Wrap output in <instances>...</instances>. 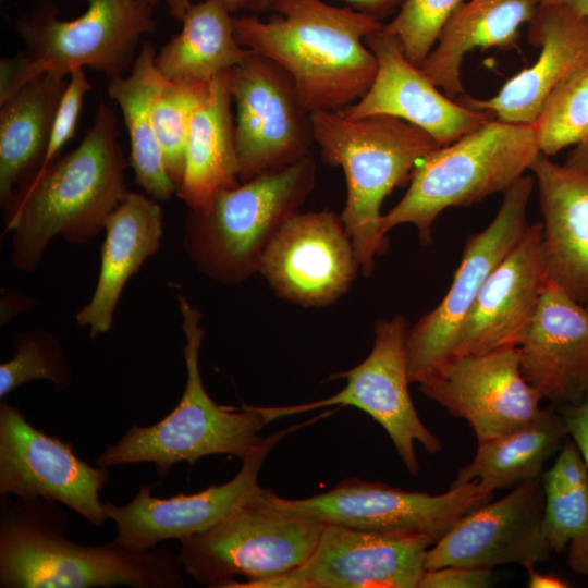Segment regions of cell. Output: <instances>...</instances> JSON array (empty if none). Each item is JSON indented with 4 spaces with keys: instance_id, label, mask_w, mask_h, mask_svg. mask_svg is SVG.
Masks as SVG:
<instances>
[{
    "instance_id": "6da1fadb",
    "label": "cell",
    "mask_w": 588,
    "mask_h": 588,
    "mask_svg": "<svg viewBox=\"0 0 588 588\" xmlns=\"http://www.w3.org/2000/svg\"><path fill=\"white\" fill-rule=\"evenodd\" d=\"M127 166L114 111L102 102L76 148L26 179L0 204L13 267L33 273L54 236L85 244L102 232L130 192Z\"/></svg>"
},
{
    "instance_id": "7a4b0ae2",
    "label": "cell",
    "mask_w": 588,
    "mask_h": 588,
    "mask_svg": "<svg viewBox=\"0 0 588 588\" xmlns=\"http://www.w3.org/2000/svg\"><path fill=\"white\" fill-rule=\"evenodd\" d=\"M267 21L233 17L237 41L292 77L306 110L340 111L371 86L378 62L365 38L383 23L323 0H269Z\"/></svg>"
},
{
    "instance_id": "3957f363",
    "label": "cell",
    "mask_w": 588,
    "mask_h": 588,
    "mask_svg": "<svg viewBox=\"0 0 588 588\" xmlns=\"http://www.w3.org/2000/svg\"><path fill=\"white\" fill-rule=\"evenodd\" d=\"M0 495L1 588L185 586L179 555L168 548L75 543L66 538L68 518L57 502Z\"/></svg>"
},
{
    "instance_id": "277c9868",
    "label": "cell",
    "mask_w": 588,
    "mask_h": 588,
    "mask_svg": "<svg viewBox=\"0 0 588 588\" xmlns=\"http://www.w3.org/2000/svg\"><path fill=\"white\" fill-rule=\"evenodd\" d=\"M310 119L321 160L344 173L347 196L341 218L359 271L369 277L376 256L388 247L380 231L384 198L406 185L417 163L440 146L421 128L391 115L348 119L340 111H316Z\"/></svg>"
},
{
    "instance_id": "5b68a950",
    "label": "cell",
    "mask_w": 588,
    "mask_h": 588,
    "mask_svg": "<svg viewBox=\"0 0 588 588\" xmlns=\"http://www.w3.org/2000/svg\"><path fill=\"white\" fill-rule=\"evenodd\" d=\"M185 335L183 357L186 382L177 405L151 426L133 425L97 457L111 467L152 463L160 478L180 462L194 464L208 455H234L242 461L256 452L264 439L259 433L271 422L261 407L243 404L221 406L207 393L199 370V352L205 335L201 313L187 297L177 295Z\"/></svg>"
},
{
    "instance_id": "8992f818",
    "label": "cell",
    "mask_w": 588,
    "mask_h": 588,
    "mask_svg": "<svg viewBox=\"0 0 588 588\" xmlns=\"http://www.w3.org/2000/svg\"><path fill=\"white\" fill-rule=\"evenodd\" d=\"M87 10L61 20L59 7L41 0L15 22L25 50L0 61V103L50 72L70 76L88 68L109 79L132 68L140 39L156 28L155 4L145 0H82Z\"/></svg>"
},
{
    "instance_id": "52a82bcc",
    "label": "cell",
    "mask_w": 588,
    "mask_h": 588,
    "mask_svg": "<svg viewBox=\"0 0 588 588\" xmlns=\"http://www.w3.org/2000/svg\"><path fill=\"white\" fill-rule=\"evenodd\" d=\"M316 170L308 156L221 189L203 209L189 210L183 248L197 271L224 285L257 273L269 243L313 192Z\"/></svg>"
},
{
    "instance_id": "ba28073f",
    "label": "cell",
    "mask_w": 588,
    "mask_h": 588,
    "mask_svg": "<svg viewBox=\"0 0 588 588\" xmlns=\"http://www.w3.org/2000/svg\"><path fill=\"white\" fill-rule=\"evenodd\" d=\"M539 152L534 124L488 121L417 163L403 198L381 216V233L408 223L422 244L431 243V226L441 211L504 194Z\"/></svg>"
},
{
    "instance_id": "9c48e42d",
    "label": "cell",
    "mask_w": 588,
    "mask_h": 588,
    "mask_svg": "<svg viewBox=\"0 0 588 588\" xmlns=\"http://www.w3.org/2000/svg\"><path fill=\"white\" fill-rule=\"evenodd\" d=\"M323 526L278 511L260 488L217 525L180 539L179 559L199 585L256 588L303 565Z\"/></svg>"
},
{
    "instance_id": "30bf717a",
    "label": "cell",
    "mask_w": 588,
    "mask_h": 588,
    "mask_svg": "<svg viewBox=\"0 0 588 588\" xmlns=\"http://www.w3.org/2000/svg\"><path fill=\"white\" fill-rule=\"evenodd\" d=\"M265 495L273 507L290 516L366 531L421 536L432 546L460 518L490 502L493 492L478 481L432 495L347 478L308 498L285 499L269 489H265Z\"/></svg>"
},
{
    "instance_id": "8fae6325",
    "label": "cell",
    "mask_w": 588,
    "mask_h": 588,
    "mask_svg": "<svg viewBox=\"0 0 588 588\" xmlns=\"http://www.w3.org/2000/svg\"><path fill=\"white\" fill-rule=\"evenodd\" d=\"M534 185L531 176L523 175L504 193L489 225L468 237L443 299L408 327L406 355L411 383H420L455 356L462 327L485 281L529 226L526 210Z\"/></svg>"
},
{
    "instance_id": "7c38bea8",
    "label": "cell",
    "mask_w": 588,
    "mask_h": 588,
    "mask_svg": "<svg viewBox=\"0 0 588 588\" xmlns=\"http://www.w3.org/2000/svg\"><path fill=\"white\" fill-rule=\"evenodd\" d=\"M229 86L236 110L241 182L311 156L315 138L310 113L284 69L252 51L230 70Z\"/></svg>"
},
{
    "instance_id": "4fadbf2b",
    "label": "cell",
    "mask_w": 588,
    "mask_h": 588,
    "mask_svg": "<svg viewBox=\"0 0 588 588\" xmlns=\"http://www.w3.org/2000/svg\"><path fill=\"white\" fill-rule=\"evenodd\" d=\"M408 327L402 315L378 320L369 355L350 370L333 373L327 379H346V385L340 392L311 403L265 407L271 421L333 405L353 406L367 413L387 431L406 469L417 475L420 466L415 444L419 443L433 455L442 450V443L421 421L409 394L406 355Z\"/></svg>"
},
{
    "instance_id": "5bb4252c",
    "label": "cell",
    "mask_w": 588,
    "mask_h": 588,
    "mask_svg": "<svg viewBox=\"0 0 588 588\" xmlns=\"http://www.w3.org/2000/svg\"><path fill=\"white\" fill-rule=\"evenodd\" d=\"M108 478V467L89 465L71 442L46 434L0 402V494L59 502L101 526L107 516L99 493Z\"/></svg>"
},
{
    "instance_id": "9a60e30c",
    "label": "cell",
    "mask_w": 588,
    "mask_h": 588,
    "mask_svg": "<svg viewBox=\"0 0 588 588\" xmlns=\"http://www.w3.org/2000/svg\"><path fill=\"white\" fill-rule=\"evenodd\" d=\"M358 270L341 215L324 209L293 215L267 246L258 272L282 299L322 307L348 291Z\"/></svg>"
},
{
    "instance_id": "2e32d148",
    "label": "cell",
    "mask_w": 588,
    "mask_h": 588,
    "mask_svg": "<svg viewBox=\"0 0 588 588\" xmlns=\"http://www.w3.org/2000/svg\"><path fill=\"white\" fill-rule=\"evenodd\" d=\"M429 546L421 536L324 525L303 565L256 588H417Z\"/></svg>"
},
{
    "instance_id": "e0dca14e",
    "label": "cell",
    "mask_w": 588,
    "mask_h": 588,
    "mask_svg": "<svg viewBox=\"0 0 588 588\" xmlns=\"http://www.w3.org/2000/svg\"><path fill=\"white\" fill-rule=\"evenodd\" d=\"M420 391L473 429L483 443L530 421L541 397L522 375L516 346L451 358Z\"/></svg>"
},
{
    "instance_id": "ac0fdd59",
    "label": "cell",
    "mask_w": 588,
    "mask_h": 588,
    "mask_svg": "<svg viewBox=\"0 0 588 588\" xmlns=\"http://www.w3.org/2000/svg\"><path fill=\"white\" fill-rule=\"evenodd\" d=\"M541 477L517 483L503 498L460 518L425 555V569L449 565L493 569L516 563L525 568L550 559L542 532Z\"/></svg>"
},
{
    "instance_id": "d6986e66",
    "label": "cell",
    "mask_w": 588,
    "mask_h": 588,
    "mask_svg": "<svg viewBox=\"0 0 588 588\" xmlns=\"http://www.w3.org/2000/svg\"><path fill=\"white\" fill-rule=\"evenodd\" d=\"M293 427L270 434L259 449L242 461L231 480L192 494L155 497L151 486L140 485L131 502H102L107 518L115 524V540L127 549L145 551L168 539H182L220 523L248 501L261 487L258 476L269 452Z\"/></svg>"
},
{
    "instance_id": "ffe728a7",
    "label": "cell",
    "mask_w": 588,
    "mask_h": 588,
    "mask_svg": "<svg viewBox=\"0 0 588 588\" xmlns=\"http://www.w3.org/2000/svg\"><path fill=\"white\" fill-rule=\"evenodd\" d=\"M378 69L367 93L340 112L348 119L385 114L404 120L429 134L441 147L495 118L489 110L454 101L405 56L400 39L383 25L365 38Z\"/></svg>"
},
{
    "instance_id": "44dd1931",
    "label": "cell",
    "mask_w": 588,
    "mask_h": 588,
    "mask_svg": "<svg viewBox=\"0 0 588 588\" xmlns=\"http://www.w3.org/2000/svg\"><path fill=\"white\" fill-rule=\"evenodd\" d=\"M527 41L540 47L534 64L510 78L492 98L463 94L458 102L489 110L501 121L535 123L550 95L588 66V20L565 2L544 0L528 22Z\"/></svg>"
},
{
    "instance_id": "7402d4cb",
    "label": "cell",
    "mask_w": 588,
    "mask_h": 588,
    "mask_svg": "<svg viewBox=\"0 0 588 588\" xmlns=\"http://www.w3.org/2000/svg\"><path fill=\"white\" fill-rule=\"evenodd\" d=\"M547 283L542 223L529 224L485 281L462 327L455 356L517 346Z\"/></svg>"
},
{
    "instance_id": "603a6c76",
    "label": "cell",
    "mask_w": 588,
    "mask_h": 588,
    "mask_svg": "<svg viewBox=\"0 0 588 588\" xmlns=\"http://www.w3.org/2000/svg\"><path fill=\"white\" fill-rule=\"evenodd\" d=\"M520 371L541 400L575 404L588 392V308L548 280L518 345Z\"/></svg>"
},
{
    "instance_id": "cb8c5ba5",
    "label": "cell",
    "mask_w": 588,
    "mask_h": 588,
    "mask_svg": "<svg viewBox=\"0 0 588 588\" xmlns=\"http://www.w3.org/2000/svg\"><path fill=\"white\" fill-rule=\"evenodd\" d=\"M529 170L539 188L548 280L588 308V177L541 151Z\"/></svg>"
},
{
    "instance_id": "d4e9b609",
    "label": "cell",
    "mask_w": 588,
    "mask_h": 588,
    "mask_svg": "<svg viewBox=\"0 0 588 588\" xmlns=\"http://www.w3.org/2000/svg\"><path fill=\"white\" fill-rule=\"evenodd\" d=\"M103 231L95 291L75 316L79 327L88 328L91 339L111 329L127 281L158 252L163 235L162 209L151 197L130 191L108 216Z\"/></svg>"
},
{
    "instance_id": "484cf974",
    "label": "cell",
    "mask_w": 588,
    "mask_h": 588,
    "mask_svg": "<svg viewBox=\"0 0 588 588\" xmlns=\"http://www.w3.org/2000/svg\"><path fill=\"white\" fill-rule=\"evenodd\" d=\"M544 0H469L462 3L443 26L436 47L420 69L454 99L465 94L461 68L467 52L515 46L519 29Z\"/></svg>"
},
{
    "instance_id": "4316f807",
    "label": "cell",
    "mask_w": 588,
    "mask_h": 588,
    "mask_svg": "<svg viewBox=\"0 0 588 588\" xmlns=\"http://www.w3.org/2000/svg\"><path fill=\"white\" fill-rule=\"evenodd\" d=\"M229 73L210 81L192 118L184 175L175 193L189 210L203 209L217 192L241 183Z\"/></svg>"
},
{
    "instance_id": "83f0119b",
    "label": "cell",
    "mask_w": 588,
    "mask_h": 588,
    "mask_svg": "<svg viewBox=\"0 0 588 588\" xmlns=\"http://www.w3.org/2000/svg\"><path fill=\"white\" fill-rule=\"evenodd\" d=\"M68 81L46 73L0 103V204L40 168Z\"/></svg>"
},
{
    "instance_id": "f1b7e54d",
    "label": "cell",
    "mask_w": 588,
    "mask_h": 588,
    "mask_svg": "<svg viewBox=\"0 0 588 588\" xmlns=\"http://www.w3.org/2000/svg\"><path fill=\"white\" fill-rule=\"evenodd\" d=\"M156 56L154 46L144 42L130 74L109 79L108 95L123 114L135 182L152 199L167 201L176 193V187L167 172L155 131V106L168 84L156 65Z\"/></svg>"
},
{
    "instance_id": "f546056e",
    "label": "cell",
    "mask_w": 588,
    "mask_h": 588,
    "mask_svg": "<svg viewBox=\"0 0 588 588\" xmlns=\"http://www.w3.org/2000/svg\"><path fill=\"white\" fill-rule=\"evenodd\" d=\"M568 429L556 405L541 408L530 421L478 443L471 462L462 467L450 487L478 481L494 492L539 478L543 465L566 439Z\"/></svg>"
},
{
    "instance_id": "4dcf8cb0",
    "label": "cell",
    "mask_w": 588,
    "mask_h": 588,
    "mask_svg": "<svg viewBox=\"0 0 588 588\" xmlns=\"http://www.w3.org/2000/svg\"><path fill=\"white\" fill-rule=\"evenodd\" d=\"M181 22V32L156 56V65L168 82L209 83L252 52L237 41L231 12L220 0L193 3Z\"/></svg>"
},
{
    "instance_id": "1f68e13d",
    "label": "cell",
    "mask_w": 588,
    "mask_h": 588,
    "mask_svg": "<svg viewBox=\"0 0 588 588\" xmlns=\"http://www.w3.org/2000/svg\"><path fill=\"white\" fill-rule=\"evenodd\" d=\"M541 481L546 542L551 553L566 551L574 573L588 576V470L573 439L564 440Z\"/></svg>"
},
{
    "instance_id": "d6a6232c",
    "label": "cell",
    "mask_w": 588,
    "mask_h": 588,
    "mask_svg": "<svg viewBox=\"0 0 588 588\" xmlns=\"http://www.w3.org/2000/svg\"><path fill=\"white\" fill-rule=\"evenodd\" d=\"M13 355L0 365L1 400L21 385L44 379L56 391L66 389L73 372L59 339L50 331L27 329L12 339Z\"/></svg>"
},
{
    "instance_id": "836d02e7",
    "label": "cell",
    "mask_w": 588,
    "mask_h": 588,
    "mask_svg": "<svg viewBox=\"0 0 588 588\" xmlns=\"http://www.w3.org/2000/svg\"><path fill=\"white\" fill-rule=\"evenodd\" d=\"M209 83L168 82L155 106L154 121L157 139L167 172L176 188L184 175L192 118L204 101Z\"/></svg>"
},
{
    "instance_id": "e575fe53",
    "label": "cell",
    "mask_w": 588,
    "mask_h": 588,
    "mask_svg": "<svg viewBox=\"0 0 588 588\" xmlns=\"http://www.w3.org/2000/svg\"><path fill=\"white\" fill-rule=\"evenodd\" d=\"M532 124L540 151L548 157L588 139V66L550 95Z\"/></svg>"
},
{
    "instance_id": "d590c367",
    "label": "cell",
    "mask_w": 588,
    "mask_h": 588,
    "mask_svg": "<svg viewBox=\"0 0 588 588\" xmlns=\"http://www.w3.org/2000/svg\"><path fill=\"white\" fill-rule=\"evenodd\" d=\"M464 0H405L383 28L402 42L405 56L421 66L438 37Z\"/></svg>"
},
{
    "instance_id": "8d00e7d4",
    "label": "cell",
    "mask_w": 588,
    "mask_h": 588,
    "mask_svg": "<svg viewBox=\"0 0 588 588\" xmlns=\"http://www.w3.org/2000/svg\"><path fill=\"white\" fill-rule=\"evenodd\" d=\"M492 578V569L449 565L425 571L417 588H486Z\"/></svg>"
},
{
    "instance_id": "74e56055",
    "label": "cell",
    "mask_w": 588,
    "mask_h": 588,
    "mask_svg": "<svg viewBox=\"0 0 588 588\" xmlns=\"http://www.w3.org/2000/svg\"><path fill=\"white\" fill-rule=\"evenodd\" d=\"M558 406L565 419L568 434L579 449L588 470V392L578 403Z\"/></svg>"
},
{
    "instance_id": "f35d334b",
    "label": "cell",
    "mask_w": 588,
    "mask_h": 588,
    "mask_svg": "<svg viewBox=\"0 0 588 588\" xmlns=\"http://www.w3.org/2000/svg\"><path fill=\"white\" fill-rule=\"evenodd\" d=\"M351 8L382 21L399 11L405 0H344ZM245 9L255 13L270 12L269 0H245Z\"/></svg>"
},
{
    "instance_id": "ab89813d",
    "label": "cell",
    "mask_w": 588,
    "mask_h": 588,
    "mask_svg": "<svg viewBox=\"0 0 588 588\" xmlns=\"http://www.w3.org/2000/svg\"><path fill=\"white\" fill-rule=\"evenodd\" d=\"M37 304L29 295L15 290H5L0 299V323L5 324L12 318L27 313Z\"/></svg>"
},
{
    "instance_id": "60d3db41",
    "label": "cell",
    "mask_w": 588,
    "mask_h": 588,
    "mask_svg": "<svg viewBox=\"0 0 588 588\" xmlns=\"http://www.w3.org/2000/svg\"><path fill=\"white\" fill-rule=\"evenodd\" d=\"M528 573V587L530 588H566L568 583L553 574L537 572L535 566L526 567Z\"/></svg>"
},
{
    "instance_id": "b9f144b4",
    "label": "cell",
    "mask_w": 588,
    "mask_h": 588,
    "mask_svg": "<svg viewBox=\"0 0 588 588\" xmlns=\"http://www.w3.org/2000/svg\"><path fill=\"white\" fill-rule=\"evenodd\" d=\"M564 166L588 177V139L575 146L567 156Z\"/></svg>"
},
{
    "instance_id": "7bdbcfd3",
    "label": "cell",
    "mask_w": 588,
    "mask_h": 588,
    "mask_svg": "<svg viewBox=\"0 0 588 588\" xmlns=\"http://www.w3.org/2000/svg\"><path fill=\"white\" fill-rule=\"evenodd\" d=\"M169 12L173 19L176 21H182L186 11L193 4L192 0H164Z\"/></svg>"
},
{
    "instance_id": "ee69618b",
    "label": "cell",
    "mask_w": 588,
    "mask_h": 588,
    "mask_svg": "<svg viewBox=\"0 0 588 588\" xmlns=\"http://www.w3.org/2000/svg\"><path fill=\"white\" fill-rule=\"evenodd\" d=\"M577 9L588 20V0H559Z\"/></svg>"
},
{
    "instance_id": "f6af8a7d",
    "label": "cell",
    "mask_w": 588,
    "mask_h": 588,
    "mask_svg": "<svg viewBox=\"0 0 588 588\" xmlns=\"http://www.w3.org/2000/svg\"><path fill=\"white\" fill-rule=\"evenodd\" d=\"M229 9L231 13H235L241 9H245V0H220Z\"/></svg>"
},
{
    "instance_id": "bcb514c9",
    "label": "cell",
    "mask_w": 588,
    "mask_h": 588,
    "mask_svg": "<svg viewBox=\"0 0 588 588\" xmlns=\"http://www.w3.org/2000/svg\"><path fill=\"white\" fill-rule=\"evenodd\" d=\"M145 1H148V2H150V3H152V4H155V5H156V3L158 2V0H145Z\"/></svg>"
},
{
    "instance_id": "7dc6e473",
    "label": "cell",
    "mask_w": 588,
    "mask_h": 588,
    "mask_svg": "<svg viewBox=\"0 0 588 588\" xmlns=\"http://www.w3.org/2000/svg\"><path fill=\"white\" fill-rule=\"evenodd\" d=\"M1 1H3V0H1Z\"/></svg>"
}]
</instances>
